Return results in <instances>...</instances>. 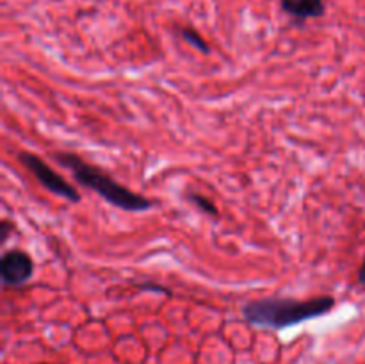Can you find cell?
I'll return each instance as SVG.
<instances>
[{
    "label": "cell",
    "instance_id": "cell-1",
    "mask_svg": "<svg viewBox=\"0 0 365 364\" xmlns=\"http://www.w3.org/2000/svg\"><path fill=\"white\" fill-rule=\"evenodd\" d=\"M335 307L334 296H317L310 300L260 298L242 307V316L253 325L269 328H287L303 321L324 316Z\"/></svg>",
    "mask_w": 365,
    "mask_h": 364
},
{
    "label": "cell",
    "instance_id": "cell-2",
    "mask_svg": "<svg viewBox=\"0 0 365 364\" xmlns=\"http://www.w3.org/2000/svg\"><path fill=\"white\" fill-rule=\"evenodd\" d=\"M52 157L61 164V166L68 168V170L71 171V175H73V178L78 184L95 191L96 195L102 196L106 202L113 203L114 207H120V209L123 211H132V213L148 211L153 207L152 200L139 195V193L130 191L128 188L121 186L120 182L114 181V178L110 177V175H107L106 171L93 166V164L86 163L82 157L75 156V153L56 152L52 153Z\"/></svg>",
    "mask_w": 365,
    "mask_h": 364
},
{
    "label": "cell",
    "instance_id": "cell-3",
    "mask_svg": "<svg viewBox=\"0 0 365 364\" xmlns=\"http://www.w3.org/2000/svg\"><path fill=\"white\" fill-rule=\"evenodd\" d=\"M20 163L27 168V171H31L34 175L36 181L43 186L45 189H48L50 193L57 196H63V198L70 200V202L77 203L81 202V195H78L77 189L66 182V178L61 177L57 171H53L41 157H38L32 152H21L20 153Z\"/></svg>",
    "mask_w": 365,
    "mask_h": 364
},
{
    "label": "cell",
    "instance_id": "cell-4",
    "mask_svg": "<svg viewBox=\"0 0 365 364\" xmlns=\"http://www.w3.org/2000/svg\"><path fill=\"white\" fill-rule=\"evenodd\" d=\"M34 273V261L27 252L13 248L4 252L0 259V275L6 285L25 284Z\"/></svg>",
    "mask_w": 365,
    "mask_h": 364
},
{
    "label": "cell",
    "instance_id": "cell-5",
    "mask_svg": "<svg viewBox=\"0 0 365 364\" xmlns=\"http://www.w3.org/2000/svg\"><path fill=\"white\" fill-rule=\"evenodd\" d=\"M282 9L296 20H309V18L323 16L327 6L324 0H280Z\"/></svg>",
    "mask_w": 365,
    "mask_h": 364
},
{
    "label": "cell",
    "instance_id": "cell-6",
    "mask_svg": "<svg viewBox=\"0 0 365 364\" xmlns=\"http://www.w3.org/2000/svg\"><path fill=\"white\" fill-rule=\"evenodd\" d=\"M180 38L184 39L185 43H189V45L195 46L196 50H200V52H203V54H209L210 52V46L207 45L205 39H203L202 36L198 34V32L192 31V29H187V27L180 29Z\"/></svg>",
    "mask_w": 365,
    "mask_h": 364
},
{
    "label": "cell",
    "instance_id": "cell-7",
    "mask_svg": "<svg viewBox=\"0 0 365 364\" xmlns=\"http://www.w3.org/2000/svg\"><path fill=\"white\" fill-rule=\"evenodd\" d=\"M187 200L192 203V206L198 207L200 211H203L205 214H209V216H217V207L216 203L210 202L209 198H205L203 195H198V193H187Z\"/></svg>",
    "mask_w": 365,
    "mask_h": 364
},
{
    "label": "cell",
    "instance_id": "cell-8",
    "mask_svg": "<svg viewBox=\"0 0 365 364\" xmlns=\"http://www.w3.org/2000/svg\"><path fill=\"white\" fill-rule=\"evenodd\" d=\"M138 288L152 289V291H160V293H164V295H170V289L163 288V285H159V284H146V282H143V284H138Z\"/></svg>",
    "mask_w": 365,
    "mask_h": 364
},
{
    "label": "cell",
    "instance_id": "cell-9",
    "mask_svg": "<svg viewBox=\"0 0 365 364\" xmlns=\"http://www.w3.org/2000/svg\"><path fill=\"white\" fill-rule=\"evenodd\" d=\"M0 228H2V232H0V239H2V241H6V239L9 238V232H11V228H13V225H11V221L4 220L2 225H0Z\"/></svg>",
    "mask_w": 365,
    "mask_h": 364
},
{
    "label": "cell",
    "instance_id": "cell-10",
    "mask_svg": "<svg viewBox=\"0 0 365 364\" xmlns=\"http://www.w3.org/2000/svg\"><path fill=\"white\" fill-rule=\"evenodd\" d=\"M359 282H360V284H365V259H364L362 266H360V270H359Z\"/></svg>",
    "mask_w": 365,
    "mask_h": 364
}]
</instances>
